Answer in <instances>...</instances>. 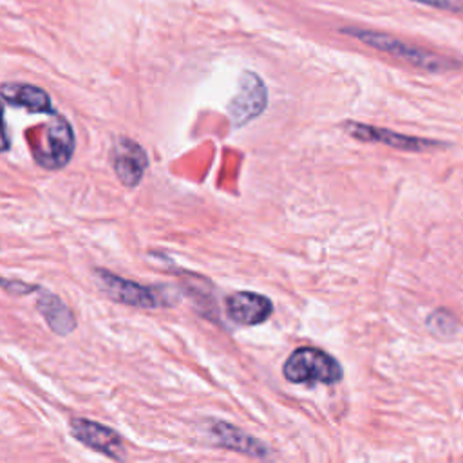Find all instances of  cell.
<instances>
[{"label":"cell","instance_id":"obj_1","mask_svg":"<svg viewBox=\"0 0 463 463\" xmlns=\"http://www.w3.org/2000/svg\"><path fill=\"white\" fill-rule=\"evenodd\" d=\"M340 33L365 43L367 47H373L380 52L391 54L416 69H421V71L443 72V71H454V69L463 67V61L438 54L429 49L411 45V43H407L392 34H387V33H380V31H373V29H360V27H342Z\"/></svg>","mask_w":463,"mask_h":463},{"label":"cell","instance_id":"obj_2","mask_svg":"<svg viewBox=\"0 0 463 463\" xmlns=\"http://www.w3.org/2000/svg\"><path fill=\"white\" fill-rule=\"evenodd\" d=\"M284 378L291 383H336L344 373L336 358L317 347H298L284 362Z\"/></svg>","mask_w":463,"mask_h":463},{"label":"cell","instance_id":"obj_3","mask_svg":"<svg viewBox=\"0 0 463 463\" xmlns=\"http://www.w3.org/2000/svg\"><path fill=\"white\" fill-rule=\"evenodd\" d=\"M94 277L99 289L109 298L127 306L154 309V307L172 306L174 302L172 295L163 286H145L136 280H128L119 275H114L105 268H96Z\"/></svg>","mask_w":463,"mask_h":463},{"label":"cell","instance_id":"obj_4","mask_svg":"<svg viewBox=\"0 0 463 463\" xmlns=\"http://www.w3.org/2000/svg\"><path fill=\"white\" fill-rule=\"evenodd\" d=\"M34 161L47 168L58 170L63 168L72 154H74V130L69 121L60 116L52 114V119L43 125L42 136L31 146Z\"/></svg>","mask_w":463,"mask_h":463},{"label":"cell","instance_id":"obj_5","mask_svg":"<svg viewBox=\"0 0 463 463\" xmlns=\"http://www.w3.org/2000/svg\"><path fill=\"white\" fill-rule=\"evenodd\" d=\"M268 105V89L264 81L251 71H246L239 78V92L230 103V121L235 128L250 123L264 112Z\"/></svg>","mask_w":463,"mask_h":463},{"label":"cell","instance_id":"obj_6","mask_svg":"<svg viewBox=\"0 0 463 463\" xmlns=\"http://www.w3.org/2000/svg\"><path fill=\"white\" fill-rule=\"evenodd\" d=\"M344 127H345V132L349 136H353V137H356L360 141L382 143V145H387L391 148H398V150H405V152H425V150L447 146V143L438 141V139L407 136V134H400V132H394V130H389V128H382V127H374V125H365V123L349 121Z\"/></svg>","mask_w":463,"mask_h":463},{"label":"cell","instance_id":"obj_7","mask_svg":"<svg viewBox=\"0 0 463 463\" xmlns=\"http://www.w3.org/2000/svg\"><path fill=\"white\" fill-rule=\"evenodd\" d=\"M71 434L85 447L114 461H125V447L121 436L114 429L87 418H72Z\"/></svg>","mask_w":463,"mask_h":463},{"label":"cell","instance_id":"obj_8","mask_svg":"<svg viewBox=\"0 0 463 463\" xmlns=\"http://www.w3.org/2000/svg\"><path fill=\"white\" fill-rule=\"evenodd\" d=\"M110 165L118 179L132 188L137 186L143 179V174L148 166L146 152L134 139L118 137L110 148Z\"/></svg>","mask_w":463,"mask_h":463},{"label":"cell","instance_id":"obj_9","mask_svg":"<svg viewBox=\"0 0 463 463\" xmlns=\"http://www.w3.org/2000/svg\"><path fill=\"white\" fill-rule=\"evenodd\" d=\"M228 317L242 326L266 322L273 313V304L266 295L255 291H237L226 298Z\"/></svg>","mask_w":463,"mask_h":463},{"label":"cell","instance_id":"obj_10","mask_svg":"<svg viewBox=\"0 0 463 463\" xmlns=\"http://www.w3.org/2000/svg\"><path fill=\"white\" fill-rule=\"evenodd\" d=\"M208 430H210L213 441L221 447L237 450V452H244V454H248L251 458H259V459H264L269 456L268 445H264L260 439L250 436L248 432L241 430L235 425H230L221 420H213Z\"/></svg>","mask_w":463,"mask_h":463},{"label":"cell","instance_id":"obj_11","mask_svg":"<svg viewBox=\"0 0 463 463\" xmlns=\"http://www.w3.org/2000/svg\"><path fill=\"white\" fill-rule=\"evenodd\" d=\"M2 99L7 105H14V107H22L29 112H36V114H56L51 96L36 87V85H29V83H4L2 85Z\"/></svg>","mask_w":463,"mask_h":463},{"label":"cell","instance_id":"obj_12","mask_svg":"<svg viewBox=\"0 0 463 463\" xmlns=\"http://www.w3.org/2000/svg\"><path fill=\"white\" fill-rule=\"evenodd\" d=\"M40 313L47 320L49 327L56 335H69L76 327V318L72 311L63 304V300L49 291H42L36 302Z\"/></svg>","mask_w":463,"mask_h":463},{"label":"cell","instance_id":"obj_13","mask_svg":"<svg viewBox=\"0 0 463 463\" xmlns=\"http://www.w3.org/2000/svg\"><path fill=\"white\" fill-rule=\"evenodd\" d=\"M425 324L436 336H450L456 331V318L447 309H436L427 317Z\"/></svg>","mask_w":463,"mask_h":463},{"label":"cell","instance_id":"obj_14","mask_svg":"<svg viewBox=\"0 0 463 463\" xmlns=\"http://www.w3.org/2000/svg\"><path fill=\"white\" fill-rule=\"evenodd\" d=\"M411 2H418V4L449 11V13H463V0H411Z\"/></svg>","mask_w":463,"mask_h":463},{"label":"cell","instance_id":"obj_15","mask_svg":"<svg viewBox=\"0 0 463 463\" xmlns=\"http://www.w3.org/2000/svg\"><path fill=\"white\" fill-rule=\"evenodd\" d=\"M2 286H4L5 291L16 293V295H22V293H29V291L38 289V286H27V284H24V282H20V280H7V279L2 280Z\"/></svg>","mask_w":463,"mask_h":463}]
</instances>
